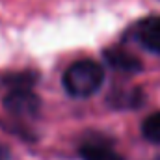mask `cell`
<instances>
[{
	"label": "cell",
	"mask_w": 160,
	"mask_h": 160,
	"mask_svg": "<svg viewBox=\"0 0 160 160\" xmlns=\"http://www.w3.org/2000/svg\"><path fill=\"white\" fill-rule=\"evenodd\" d=\"M34 82H36V77L32 73L11 75L4 80L8 93L4 95L2 104L9 116L17 119H34L39 114L41 101L32 89Z\"/></svg>",
	"instance_id": "obj_1"
},
{
	"label": "cell",
	"mask_w": 160,
	"mask_h": 160,
	"mask_svg": "<svg viewBox=\"0 0 160 160\" xmlns=\"http://www.w3.org/2000/svg\"><path fill=\"white\" fill-rule=\"evenodd\" d=\"M104 67L95 62V60H78L75 63H71L63 77H62V84L63 89L77 99H86L95 95L102 84H104Z\"/></svg>",
	"instance_id": "obj_2"
},
{
	"label": "cell",
	"mask_w": 160,
	"mask_h": 160,
	"mask_svg": "<svg viewBox=\"0 0 160 160\" xmlns=\"http://www.w3.org/2000/svg\"><path fill=\"white\" fill-rule=\"evenodd\" d=\"M136 41L147 52L160 56V15L140 21L136 26Z\"/></svg>",
	"instance_id": "obj_3"
},
{
	"label": "cell",
	"mask_w": 160,
	"mask_h": 160,
	"mask_svg": "<svg viewBox=\"0 0 160 160\" xmlns=\"http://www.w3.org/2000/svg\"><path fill=\"white\" fill-rule=\"evenodd\" d=\"M106 62L118 69V71H125V73H138L142 71V62L138 58H134L132 54L119 50V48H112L106 52Z\"/></svg>",
	"instance_id": "obj_4"
},
{
	"label": "cell",
	"mask_w": 160,
	"mask_h": 160,
	"mask_svg": "<svg viewBox=\"0 0 160 160\" xmlns=\"http://www.w3.org/2000/svg\"><path fill=\"white\" fill-rule=\"evenodd\" d=\"M82 160H125L114 149L101 145V143H88L80 149Z\"/></svg>",
	"instance_id": "obj_5"
},
{
	"label": "cell",
	"mask_w": 160,
	"mask_h": 160,
	"mask_svg": "<svg viewBox=\"0 0 160 160\" xmlns=\"http://www.w3.org/2000/svg\"><path fill=\"white\" fill-rule=\"evenodd\" d=\"M142 134L147 142L160 145V112L147 116L142 123Z\"/></svg>",
	"instance_id": "obj_6"
},
{
	"label": "cell",
	"mask_w": 160,
	"mask_h": 160,
	"mask_svg": "<svg viewBox=\"0 0 160 160\" xmlns=\"http://www.w3.org/2000/svg\"><path fill=\"white\" fill-rule=\"evenodd\" d=\"M9 157H11V155H9V149L0 143V160H9Z\"/></svg>",
	"instance_id": "obj_7"
}]
</instances>
